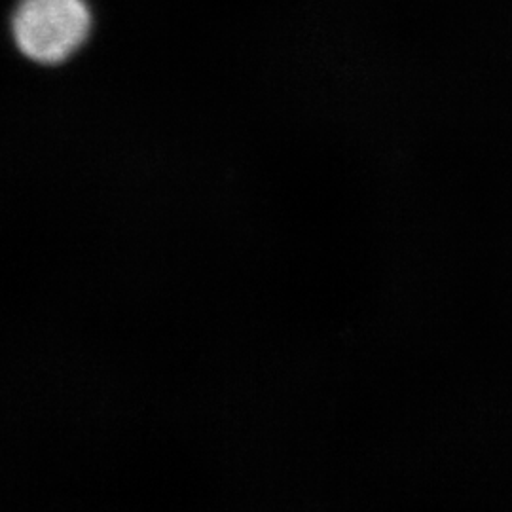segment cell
<instances>
[{
	"mask_svg": "<svg viewBox=\"0 0 512 512\" xmlns=\"http://www.w3.org/2000/svg\"><path fill=\"white\" fill-rule=\"evenodd\" d=\"M84 0H21L14 16L19 50L38 63H61L90 35Z\"/></svg>",
	"mask_w": 512,
	"mask_h": 512,
	"instance_id": "obj_1",
	"label": "cell"
}]
</instances>
